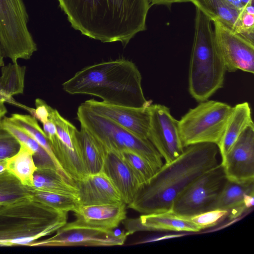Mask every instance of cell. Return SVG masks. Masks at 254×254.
Wrapping results in <instances>:
<instances>
[{"instance_id": "484cf974", "label": "cell", "mask_w": 254, "mask_h": 254, "mask_svg": "<svg viewBox=\"0 0 254 254\" xmlns=\"http://www.w3.org/2000/svg\"><path fill=\"white\" fill-rule=\"evenodd\" d=\"M0 79L2 88L10 97L22 94L24 88L26 66L17 63L9 64L1 67Z\"/></svg>"}, {"instance_id": "4316f807", "label": "cell", "mask_w": 254, "mask_h": 254, "mask_svg": "<svg viewBox=\"0 0 254 254\" xmlns=\"http://www.w3.org/2000/svg\"><path fill=\"white\" fill-rule=\"evenodd\" d=\"M33 154L29 149L20 144L19 151L8 160V169L22 181H32L36 170Z\"/></svg>"}, {"instance_id": "d590c367", "label": "cell", "mask_w": 254, "mask_h": 254, "mask_svg": "<svg viewBox=\"0 0 254 254\" xmlns=\"http://www.w3.org/2000/svg\"><path fill=\"white\" fill-rule=\"evenodd\" d=\"M35 239L33 237H21L14 238L10 241L12 244L19 245H26L30 243Z\"/></svg>"}, {"instance_id": "4dcf8cb0", "label": "cell", "mask_w": 254, "mask_h": 254, "mask_svg": "<svg viewBox=\"0 0 254 254\" xmlns=\"http://www.w3.org/2000/svg\"><path fill=\"white\" fill-rule=\"evenodd\" d=\"M1 120H0V160L10 158L15 155L20 148V143L3 127Z\"/></svg>"}, {"instance_id": "277c9868", "label": "cell", "mask_w": 254, "mask_h": 254, "mask_svg": "<svg viewBox=\"0 0 254 254\" xmlns=\"http://www.w3.org/2000/svg\"><path fill=\"white\" fill-rule=\"evenodd\" d=\"M211 19L196 7L194 34L190 55L188 90L200 102L223 87L226 69L216 48Z\"/></svg>"}, {"instance_id": "7a4b0ae2", "label": "cell", "mask_w": 254, "mask_h": 254, "mask_svg": "<svg viewBox=\"0 0 254 254\" xmlns=\"http://www.w3.org/2000/svg\"><path fill=\"white\" fill-rule=\"evenodd\" d=\"M219 153L214 143L187 146L178 157L163 165L127 207L142 214L169 212L175 200L190 184L221 163Z\"/></svg>"}, {"instance_id": "2e32d148", "label": "cell", "mask_w": 254, "mask_h": 254, "mask_svg": "<svg viewBox=\"0 0 254 254\" xmlns=\"http://www.w3.org/2000/svg\"><path fill=\"white\" fill-rule=\"evenodd\" d=\"M104 148L102 172L110 179L127 205L133 201L142 187L124 160L121 152Z\"/></svg>"}, {"instance_id": "1f68e13d", "label": "cell", "mask_w": 254, "mask_h": 254, "mask_svg": "<svg viewBox=\"0 0 254 254\" xmlns=\"http://www.w3.org/2000/svg\"><path fill=\"white\" fill-rule=\"evenodd\" d=\"M35 109L26 106L24 109L27 110L32 116L43 124L49 119V105L44 100L37 98L35 100Z\"/></svg>"}, {"instance_id": "6da1fadb", "label": "cell", "mask_w": 254, "mask_h": 254, "mask_svg": "<svg viewBox=\"0 0 254 254\" xmlns=\"http://www.w3.org/2000/svg\"><path fill=\"white\" fill-rule=\"evenodd\" d=\"M71 26L102 42L126 46L146 30L148 0H58Z\"/></svg>"}, {"instance_id": "8992f818", "label": "cell", "mask_w": 254, "mask_h": 254, "mask_svg": "<svg viewBox=\"0 0 254 254\" xmlns=\"http://www.w3.org/2000/svg\"><path fill=\"white\" fill-rule=\"evenodd\" d=\"M232 107L220 101L207 100L190 109L178 121L184 147L190 145L219 143Z\"/></svg>"}, {"instance_id": "4fadbf2b", "label": "cell", "mask_w": 254, "mask_h": 254, "mask_svg": "<svg viewBox=\"0 0 254 254\" xmlns=\"http://www.w3.org/2000/svg\"><path fill=\"white\" fill-rule=\"evenodd\" d=\"M83 104L93 112L113 121L135 135L148 139L149 106L133 108L107 104L93 99L86 100Z\"/></svg>"}, {"instance_id": "603a6c76", "label": "cell", "mask_w": 254, "mask_h": 254, "mask_svg": "<svg viewBox=\"0 0 254 254\" xmlns=\"http://www.w3.org/2000/svg\"><path fill=\"white\" fill-rule=\"evenodd\" d=\"M77 137L88 174L102 172L105 157L104 146L81 127L78 131Z\"/></svg>"}, {"instance_id": "8d00e7d4", "label": "cell", "mask_w": 254, "mask_h": 254, "mask_svg": "<svg viewBox=\"0 0 254 254\" xmlns=\"http://www.w3.org/2000/svg\"><path fill=\"white\" fill-rule=\"evenodd\" d=\"M232 6L240 10L243 6L241 0H226Z\"/></svg>"}, {"instance_id": "d6a6232c", "label": "cell", "mask_w": 254, "mask_h": 254, "mask_svg": "<svg viewBox=\"0 0 254 254\" xmlns=\"http://www.w3.org/2000/svg\"><path fill=\"white\" fill-rule=\"evenodd\" d=\"M5 103H8L20 107L22 105L16 102L13 97H10L7 95L2 88L0 79V105H3Z\"/></svg>"}, {"instance_id": "f35d334b", "label": "cell", "mask_w": 254, "mask_h": 254, "mask_svg": "<svg viewBox=\"0 0 254 254\" xmlns=\"http://www.w3.org/2000/svg\"><path fill=\"white\" fill-rule=\"evenodd\" d=\"M4 58V55L3 54L1 44L0 41V67L4 65L3 59Z\"/></svg>"}, {"instance_id": "9a60e30c", "label": "cell", "mask_w": 254, "mask_h": 254, "mask_svg": "<svg viewBox=\"0 0 254 254\" xmlns=\"http://www.w3.org/2000/svg\"><path fill=\"white\" fill-rule=\"evenodd\" d=\"M128 234L124 231L89 228L58 230L57 234L45 244L52 246L108 247L123 245Z\"/></svg>"}, {"instance_id": "83f0119b", "label": "cell", "mask_w": 254, "mask_h": 254, "mask_svg": "<svg viewBox=\"0 0 254 254\" xmlns=\"http://www.w3.org/2000/svg\"><path fill=\"white\" fill-rule=\"evenodd\" d=\"M36 195L50 208L60 212H73L79 205L77 197L73 195L42 190Z\"/></svg>"}, {"instance_id": "7402d4cb", "label": "cell", "mask_w": 254, "mask_h": 254, "mask_svg": "<svg viewBox=\"0 0 254 254\" xmlns=\"http://www.w3.org/2000/svg\"><path fill=\"white\" fill-rule=\"evenodd\" d=\"M213 21H218L236 32L238 26L239 10L226 0H190Z\"/></svg>"}, {"instance_id": "ffe728a7", "label": "cell", "mask_w": 254, "mask_h": 254, "mask_svg": "<svg viewBox=\"0 0 254 254\" xmlns=\"http://www.w3.org/2000/svg\"><path fill=\"white\" fill-rule=\"evenodd\" d=\"M253 125L252 110L248 102H244L232 107L224 131L217 145L221 159L241 134Z\"/></svg>"}, {"instance_id": "7c38bea8", "label": "cell", "mask_w": 254, "mask_h": 254, "mask_svg": "<svg viewBox=\"0 0 254 254\" xmlns=\"http://www.w3.org/2000/svg\"><path fill=\"white\" fill-rule=\"evenodd\" d=\"M221 164L228 180L239 183L254 181V125L241 134Z\"/></svg>"}, {"instance_id": "52a82bcc", "label": "cell", "mask_w": 254, "mask_h": 254, "mask_svg": "<svg viewBox=\"0 0 254 254\" xmlns=\"http://www.w3.org/2000/svg\"><path fill=\"white\" fill-rule=\"evenodd\" d=\"M28 20L23 0H0V41L4 57L12 63L30 59L37 50L28 30Z\"/></svg>"}, {"instance_id": "30bf717a", "label": "cell", "mask_w": 254, "mask_h": 254, "mask_svg": "<svg viewBox=\"0 0 254 254\" xmlns=\"http://www.w3.org/2000/svg\"><path fill=\"white\" fill-rule=\"evenodd\" d=\"M150 124L148 139L152 143L165 163H168L183 152L178 121L168 107L160 104L149 106Z\"/></svg>"}, {"instance_id": "cb8c5ba5", "label": "cell", "mask_w": 254, "mask_h": 254, "mask_svg": "<svg viewBox=\"0 0 254 254\" xmlns=\"http://www.w3.org/2000/svg\"><path fill=\"white\" fill-rule=\"evenodd\" d=\"M34 186L42 190L52 191L77 197L76 185L66 180L57 170L45 168L41 173L34 174L32 179Z\"/></svg>"}, {"instance_id": "5b68a950", "label": "cell", "mask_w": 254, "mask_h": 254, "mask_svg": "<svg viewBox=\"0 0 254 254\" xmlns=\"http://www.w3.org/2000/svg\"><path fill=\"white\" fill-rule=\"evenodd\" d=\"M77 119L83 127L105 147L119 151H133L159 169L163 158L148 139L140 138L113 121L91 111L82 103L78 108Z\"/></svg>"}, {"instance_id": "f546056e", "label": "cell", "mask_w": 254, "mask_h": 254, "mask_svg": "<svg viewBox=\"0 0 254 254\" xmlns=\"http://www.w3.org/2000/svg\"><path fill=\"white\" fill-rule=\"evenodd\" d=\"M235 33L254 43V3L245 5L239 10L238 26Z\"/></svg>"}, {"instance_id": "e575fe53", "label": "cell", "mask_w": 254, "mask_h": 254, "mask_svg": "<svg viewBox=\"0 0 254 254\" xmlns=\"http://www.w3.org/2000/svg\"><path fill=\"white\" fill-rule=\"evenodd\" d=\"M183 234H170V235H166L161 236H159L157 237H154L153 238H151L149 239H147L146 240H144L142 242H140L139 243H138L137 244H140V243H149V242H153L156 241H158L162 240L165 239H171L174 238H177L183 236Z\"/></svg>"}, {"instance_id": "d4e9b609", "label": "cell", "mask_w": 254, "mask_h": 254, "mask_svg": "<svg viewBox=\"0 0 254 254\" xmlns=\"http://www.w3.org/2000/svg\"><path fill=\"white\" fill-rule=\"evenodd\" d=\"M120 152L142 188L149 184L159 169L133 151L124 150Z\"/></svg>"}, {"instance_id": "d6986e66", "label": "cell", "mask_w": 254, "mask_h": 254, "mask_svg": "<svg viewBox=\"0 0 254 254\" xmlns=\"http://www.w3.org/2000/svg\"><path fill=\"white\" fill-rule=\"evenodd\" d=\"M252 192H254V181L239 183L227 179L210 210H227L229 211L228 218L234 219L248 210L244 198L246 194Z\"/></svg>"}, {"instance_id": "44dd1931", "label": "cell", "mask_w": 254, "mask_h": 254, "mask_svg": "<svg viewBox=\"0 0 254 254\" xmlns=\"http://www.w3.org/2000/svg\"><path fill=\"white\" fill-rule=\"evenodd\" d=\"M1 123L21 144L26 146L34 155H36L39 160L42 161L45 168L56 169L66 180L75 184V181L66 173L62 167L29 134L11 123L7 117L4 116L1 120Z\"/></svg>"}, {"instance_id": "836d02e7", "label": "cell", "mask_w": 254, "mask_h": 254, "mask_svg": "<svg viewBox=\"0 0 254 254\" xmlns=\"http://www.w3.org/2000/svg\"><path fill=\"white\" fill-rule=\"evenodd\" d=\"M151 6L153 5H166L170 6L174 3L190 2V0H148Z\"/></svg>"}, {"instance_id": "ac0fdd59", "label": "cell", "mask_w": 254, "mask_h": 254, "mask_svg": "<svg viewBox=\"0 0 254 254\" xmlns=\"http://www.w3.org/2000/svg\"><path fill=\"white\" fill-rule=\"evenodd\" d=\"M79 205L124 203L118 190L103 172L88 174L76 181Z\"/></svg>"}, {"instance_id": "ab89813d", "label": "cell", "mask_w": 254, "mask_h": 254, "mask_svg": "<svg viewBox=\"0 0 254 254\" xmlns=\"http://www.w3.org/2000/svg\"><path fill=\"white\" fill-rule=\"evenodd\" d=\"M7 112L6 107L3 105H0V120H1Z\"/></svg>"}, {"instance_id": "60d3db41", "label": "cell", "mask_w": 254, "mask_h": 254, "mask_svg": "<svg viewBox=\"0 0 254 254\" xmlns=\"http://www.w3.org/2000/svg\"><path fill=\"white\" fill-rule=\"evenodd\" d=\"M5 169V166L0 164V173L3 172Z\"/></svg>"}, {"instance_id": "e0dca14e", "label": "cell", "mask_w": 254, "mask_h": 254, "mask_svg": "<svg viewBox=\"0 0 254 254\" xmlns=\"http://www.w3.org/2000/svg\"><path fill=\"white\" fill-rule=\"evenodd\" d=\"M122 223L128 235L139 231L198 232L200 231L186 217L171 212L143 214L135 218H126Z\"/></svg>"}, {"instance_id": "ba28073f", "label": "cell", "mask_w": 254, "mask_h": 254, "mask_svg": "<svg viewBox=\"0 0 254 254\" xmlns=\"http://www.w3.org/2000/svg\"><path fill=\"white\" fill-rule=\"evenodd\" d=\"M52 120L43 125L53 151L66 173L75 182L88 175L77 137L78 130L55 109L49 107Z\"/></svg>"}, {"instance_id": "f1b7e54d", "label": "cell", "mask_w": 254, "mask_h": 254, "mask_svg": "<svg viewBox=\"0 0 254 254\" xmlns=\"http://www.w3.org/2000/svg\"><path fill=\"white\" fill-rule=\"evenodd\" d=\"M229 211L225 209H213L198 214L186 217L200 230L218 225L228 218Z\"/></svg>"}, {"instance_id": "74e56055", "label": "cell", "mask_w": 254, "mask_h": 254, "mask_svg": "<svg viewBox=\"0 0 254 254\" xmlns=\"http://www.w3.org/2000/svg\"><path fill=\"white\" fill-rule=\"evenodd\" d=\"M15 197V196L12 194H0V202L10 200Z\"/></svg>"}, {"instance_id": "8fae6325", "label": "cell", "mask_w": 254, "mask_h": 254, "mask_svg": "<svg viewBox=\"0 0 254 254\" xmlns=\"http://www.w3.org/2000/svg\"><path fill=\"white\" fill-rule=\"evenodd\" d=\"M214 40L226 71L254 73V43L219 21H213Z\"/></svg>"}, {"instance_id": "9c48e42d", "label": "cell", "mask_w": 254, "mask_h": 254, "mask_svg": "<svg viewBox=\"0 0 254 254\" xmlns=\"http://www.w3.org/2000/svg\"><path fill=\"white\" fill-rule=\"evenodd\" d=\"M227 180L220 163L190 184L175 200L169 212L191 216L210 210Z\"/></svg>"}, {"instance_id": "3957f363", "label": "cell", "mask_w": 254, "mask_h": 254, "mask_svg": "<svg viewBox=\"0 0 254 254\" xmlns=\"http://www.w3.org/2000/svg\"><path fill=\"white\" fill-rule=\"evenodd\" d=\"M141 80L135 64L120 59L86 66L62 85L70 94L90 95L107 104L144 108L150 106L152 101L145 98Z\"/></svg>"}, {"instance_id": "5bb4252c", "label": "cell", "mask_w": 254, "mask_h": 254, "mask_svg": "<svg viewBox=\"0 0 254 254\" xmlns=\"http://www.w3.org/2000/svg\"><path fill=\"white\" fill-rule=\"evenodd\" d=\"M127 204L79 205L73 211L75 220L61 228H89L113 230L127 218Z\"/></svg>"}]
</instances>
